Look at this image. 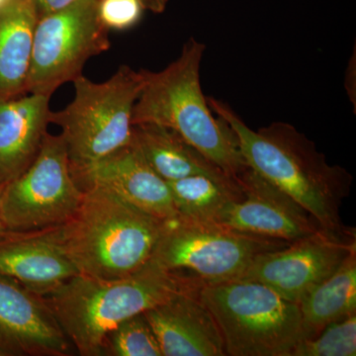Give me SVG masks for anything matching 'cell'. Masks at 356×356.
<instances>
[{"mask_svg":"<svg viewBox=\"0 0 356 356\" xmlns=\"http://www.w3.org/2000/svg\"><path fill=\"white\" fill-rule=\"evenodd\" d=\"M179 217L220 224L232 205L243 198L238 179L192 175L168 182Z\"/></svg>","mask_w":356,"mask_h":356,"instance_id":"20","label":"cell"},{"mask_svg":"<svg viewBox=\"0 0 356 356\" xmlns=\"http://www.w3.org/2000/svg\"><path fill=\"white\" fill-rule=\"evenodd\" d=\"M288 243L178 217L165 222L149 261L166 270L191 274L205 284H217L238 280L259 255Z\"/></svg>","mask_w":356,"mask_h":356,"instance_id":"7","label":"cell"},{"mask_svg":"<svg viewBox=\"0 0 356 356\" xmlns=\"http://www.w3.org/2000/svg\"><path fill=\"white\" fill-rule=\"evenodd\" d=\"M37 21L33 0L9 1L0 8V100L27 93Z\"/></svg>","mask_w":356,"mask_h":356,"instance_id":"18","label":"cell"},{"mask_svg":"<svg viewBox=\"0 0 356 356\" xmlns=\"http://www.w3.org/2000/svg\"><path fill=\"white\" fill-rule=\"evenodd\" d=\"M355 250V228L346 233L321 229L286 247L259 255L238 280L261 282L298 304Z\"/></svg>","mask_w":356,"mask_h":356,"instance_id":"10","label":"cell"},{"mask_svg":"<svg viewBox=\"0 0 356 356\" xmlns=\"http://www.w3.org/2000/svg\"><path fill=\"white\" fill-rule=\"evenodd\" d=\"M7 2H9V0H0V8L6 6Z\"/></svg>","mask_w":356,"mask_h":356,"instance_id":"27","label":"cell"},{"mask_svg":"<svg viewBox=\"0 0 356 356\" xmlns=\"http://www.w3.org/2000/svg\"><path fill=\"white\" fill-rule=\"evenodd\" d=\"M38 18L74 3L77 0H33Z\"/></svg>","mask_w":356,"mask_h":356,"instance_id":"24","label":"cell"},{"mask_svg":"<svg viewBox=\"0 0 356 356\" xmlns=\"http://www.w3.org/2000/svg\"><path fill=\"white\" fill-rule=\"evenodd\" d=\"M206 46L187 40L177 60L159 72L143 70L145 83L135 103L132 125L156 124L184 138L234 178L248 168L227 122L213 115L200 83Z\"/></svg>","mask_w":356,"mask_h":356,"instance_id":"4","label":"cell"},{"mask_svg":"<svg viewBox=\"0 0 356 356\" xmlns=\"http://www.w3.org/2000/svg\"><path fill=\"white\" fill-rule=\"evenodd\" d=\"M356 313L331 323L320 334L303 339L290 356H355Z\"/></svg>","mask_w":356,"mask_h":356,"instance_id":"22","label":"cell"},{"mask_svg":"<svg viewBox=\"0 0 356 356\" xmlns=\"http://www.w3.org/2000/svg\"><path fill=\"white\" fill-rule=\"evenodd\" d=\"M145 10L151 11V13L161 14L165 10L168 0H140Z\"/></svg>","mask_w":356,"mask_h":356,"instance_id":"25","label":"cell"},{"mask_svg":"<svg viewBox=\"0 0 356 356\" xmlns=\"http://www.w3.org/2000/svg\"><path fill=\"white\" fill-rule=\"evenodd\" d=\"M163 356H225L224 341L199 291L184 293L145 312Z\"/></svg>","mask_w":356,"mask_h":356,"instance_id":"14","label":"cell"},{"mask_svg":"<svg viewBox=\"0 0 356 356\" xmlns=\"http://www.w3.org/2000/svg\"><path fill=\"white\" fill-rule=\"evenodd\" d=\"M83 194L62 135L47 133L31 165L7 182L0 206L2 221L11 232L58 226L74 214Z\"/></svg>","mask_w":356,"mask_h":356,"instance_id":"9","label":"cell"},{"mask_svg":"<svg viewBox=\"0 0 356 356\" xmlns=\"http://www.w3.org/2000/svg\"><path fill=\"white\" fill-rule=\"evenodd\" d=\"M207 99L212 111L233 130L248 168L294 199L321 228L350 231L339 214L353 181L346 168L330 165L315 143L291 124L277 121L252 130L226 102Z\"/></svg>","mask_w":356,"mask_h":356,"instance_id":"1","label":"cell"},{"mask_svg":"<svg viewBox=\"0 0 356 356\" xmlns=\"http://www.w3.org/2000/svg\"><path fill=\"white\" fill-rule=\"evenodd\" d=\"M74 178L81 191L97 185L159 219L170 221L179 217L168 181L131 143Z\"/></svg>","mask_w":356,"mask_h":356,"instance_id":"13","label":"cell"},{"mask_svg":"<svg viewBox=\"0 0 356 356\" xmlns=\"http://www.w3.org/2000/svg\"><path fill=\"white\" fill-rule=\"evenodd\" d=\"M163 356L144 313L123 321L107 334L102 356Z\"/></svg>","mask_w":356,"mask_h":356,"instance_id":"21","label":"cell"},{"mask_svg":"<svg viewBox=\"0 0 356 356\" xmlns=\"http://www.w3.org/2000/svg\"><path fill=\"white\" fill-rule=\"evenodd\" d=\"M199 296L216 321L227 356H290L304 339L298 304L261 282L205 284Z\"/></svg>","mask_w":356,"mask_h":356,"instance_id":"5","label":"cell"},{"mask_svg":"<svg viewBox=\"0 0 356 356\" xmlns=\"http://www.w3.org/2000/svg\"><path fill=\"white\" fill-rule=\"evenodd\" d=\"M145 7L140 0H99L98 14L108 30L124 31L137 25Z\"/></svg>","mask_w":356,"mask_h":356,"instance_id":"23","label":"cell"},{"mask_svg":"<svg viewBox=\"0 0 356 356\" xmlns=\"http://www.w3.org/2000/svg\"><path fill=\"white\" fill-rule=\"evenodd\" d=\"M99 0H77L38 18L33 37L27 93L51 96L83 76L86 62L110 48L109 30L98 14Z\"/></svg>","mask_w":356,"mask_h":356,"instance_id":"8","label":"cell"},{"mask_svg":"<svg viewBox=\"0 0 356 356\" xmlns=\"http://www.w3.org/2000/svg\"><path fill=\"white\" fill-rule=\"evenodd\" d=\"M131 144L165 181L192 175H208L219 179H238L206 158L175 131L156 124H136Z\"/></svg>","mask_w":356,"mask_h":356,"instance_id":"17","label":"cell"},{"mask_svg":"<svg viewBox=\"0 0 356 356\" xmlns=\"http://www.w3.org/2000/svg\"><path fill=\"white\" fill-rule=\"evenodd\" d=\"M72 346L43 297L0 275V356H65Z\"/></svg>","mask_w":356,"mask_h":356,"instance_id":"12","label":"cell"},{"mask_svg":"<svg viewBox=\"0 0 356 356\" xmlns=\"http://www.w3.org/2000/svg\"><path fill=\"white\" fill-rule=\"evenodd\" d=\"M50 99L29 93L0 100V184L17 177L38 154L51 124Z\"/></svg>","mask_w":356,"mask_h":356,"instance_id":"16","label":"cell"},{"mask_svg":"<svg viewBox=\"0 0 356 356\" xmlns=\"http://www.w3.org/2000/svg\"><path fill=\"white\" fill-rule=\"evenodd\" d=\"M67 222L43 229L79 274L118 280L137 273L153 255L165 220L90 185Z\"/></svg>","mask_w":356,"mask_h":356,"instance_id":"3","label":"cell"},{"mask_svg":"<svg viewBox=\"0 0 356 356\" xmlns=\"http://www.w3.org/2000/svg\"><path fill=\"white\" fill-rule=\"evenodd\" d=\"M9 1H20V0H9Z\"/></svg>","mask_w":356,"mask_h":356,"instance_id":"28","label":"cell"},{"mask_svg":"<svg viewBox=\"0 0 356 356\" xmlns=\"http://www.w3.org/2000/svg\"><path fill=\"white\" fill-rule=\"evenodd\" d=\"M238 181L243 198L229 207L220 224L288 243L322 229L308 211L252 168L241 173Z\"/></svg>","mask_w":356,"mask_h":356,"instance_id":"11","label":"cell"},{"mask_svg":"<svg viewBox=\"0 0 356 356\" xmlns=\"http://www.w3.org/2000/svg\"><path fill=\"white\" fill-rule=\"evenodd\" d=\"M79 271L44 229L0 235V275L46 296Z\"/></svg>","mask_w":356,"mask_h":356,"instance_id":"15","label":"cell"},{"mask_svg":"<svg viewBox=\"0 0 356 356\" xmlns=\"http://www.w3.org/2000/svg\"><path fill=\"white\" fill-rule=\"evenodd\" d=\"M144 83L143 70L129 65L103 83L83 76L74 81L72 102L51 113V123L62 129L74 177L130 144L133 109Z\"/></svg>","mask_w":356,"mask_h":356,"instance_id":"6","label":"cell"},{"mask_svg":"<svg viewBox=\"0 0 356 356\" xmlns=\"http://www.w3.org/2000/svg\"><path fill=\"white\" fill-rule=\"evenodd\" d=\"M304 339L313 337L331 323L356 313V250L298 303Z\"/></svg>","mask_w":356,"mask_h":356,"instance_id":"19","label":"cell"},{"mask_svg":"<svg viewBox=\"0 0 356 356\" xmlns=\"http://www.w3.org/2000/svg\"><path fill=\"white\" fill-rule=\"evenodd\" d=\"M7 182H3V184H0V206H1V198L2 195H3L4 189H6ZM6 226H4L3 221H2L1 218V211H0V235H2V234L6 233Z\"/></svg>","mask_w":356,"mask_h":356,"instance_id":"26","label":"cell"},{"mask_svg":"<svg viewBox=\"0 0 356 356\" xmlns=\"http://www.w3.org/2000/svg\"><path fill=\"white\" fill-rule=\"evenodd\" d=\"M204 285L195 276L149 261L118 280L77 274L43 298L79 355L102 356L107 334L123 321Z\"/></svg>","mask_w":356,"mask_h":356,"instance_id":"2","label":"cell"}]
</instances>
